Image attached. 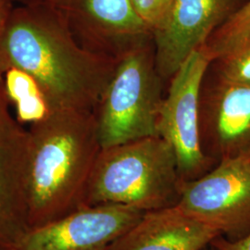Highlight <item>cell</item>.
<instances>
[{"label":"cell","mask_w":250,"mask_h":250,"mask_svg":"<svg viewBox=\"0 0 250 250\" xmlns=\"http://www.w3.org/2000/svg\"><path fill=\"white\" fill-rule=\"evenodd\" d=\"M2 59L34 80L52 111L95 112L118 62L83 48L62 11L46 6L12 11Z\"/></svg>","instance_id":"cell-1"},{"label":"cell","mask_w":250,"mask_h":250,"mask_svg":"<svg viewBox=\"0 0 250 250\" xmlns=\"http://www.w3.org/2000/svg\"><path fill=\"white\" fill-rule=\"evenodd\" d=\"M101 149L93 111L50 110L31 124L24 152L31 230L85 206Z\"/></svg>","instance_id":"cell-2"},{"label":"cell","mask_w":250,"mask_h":250,"mask_svg":"<svg viewBox=\"0 0 250 250\" xmlns=\"http://www.w3.org/2000/svg\"><path fill=\"white\" fill-rule=\"evenodd\" d=\"M182 179L171 146L158 135L102 148L85 206L120 204L143 212L178 205Z\"/></svg>","instance_id":"cell-3"},{"label":"cell","mask_w":250,"mask_h":250,"mask_svg":"<svg viewBox=\"0 0 250 250\" xmlns=\"http://www.w3.org/2000/svg\"><path fill=\"white\" fill-rule=\"evenodd\" d=\"M164 85L153 38L121 58L95 109L101 148L158 135Z\"/></svg>","instance_id":"cell-4"},{"label":"cell","mask_w":250,"mask_h":250,"mask_svg":"<svg viewBox=\"0 0 250 250\" xmlns=\"http://www.w3.org/2000/svg\"><path fill=\"white\" fill-rule=\"evenodd\" d=\"M210 62L203 46L191 54L169 81L161 104L157 133L174 152L182 181L200 178L217 164L204 154L199 134V96Z\"/></svg>","instance_id":"cell-5"},{"label":"cell","mask_w":250,"mask_h":250,"mask_svg":"<svg viewBox=\"0 0 250 250\" xmlns=\"http://www.w3.org/2000/svg\"><path fill=\"white\" fill-rule=\"evenodd\" d=\"M179 208L231 242L250 234V157L219 161L205 175L182 181Z\"/></svg>","instance_id":"cell-6"},{"label":"cell","mask_w":250,"mask_h":250,"mask_svg":"<svg viewBox=\"0 0 250 250\" xmlns=\"http://www.w3.org/2000/svg\"><path fill=\"white\" fill-rule=\"evenodd\" d=\"M199 134L206 156L250 157V85L219 77L209 67L199 96Z\"/></svg>","instance_id":"cell-7"},{"label":"cell","mask_w":250,"mask_h":250,"mask_svg":"<svg viewBox=\"0 0 250 250\" xmlns=\"http://www.w3.org/2000/svg\"><path fill=\"white\" fill-rule=\"evenodd\" d=\"M61 10L78 44L110 61L153 38L132 0H66Z\"/></svg>","instance_id":"cell-8"},{"label":"cell","mask_w":250,"mask_h":250,"mask_svg":"<svg viewBox=\"0 0 250 250\" xmlns=\"http://www.w3.org/2000/svg\"><path fill=\"white\" fill-rule=\"evenodd\" d=\"M247 0H173L153 32L155 61L161 78L169 83L188 57L205 45L215 31Z\"/></svg>","instance_id":"cell-9"},{"label":"cell","mask_w":250,"mask_h":250,"mask_svg":"<svg viewBox=\"0 0 250 250\" xmlns=\"http://www.w3.org/2000/svg\"><path fill=\"white\" fill-rule=\"evenodd\" d=\"M144 213L120 204L83 206L54 222L30 230L18 250H107Z\"/></svg>","instance_id":"cell-10"},{"label":"cell","mask_w":250,"mask_h":250,"mask_svg":"<svg viewBox=\"0 0 250 250\" xmlns=\"http://www.w3.org/2000/svg\"><path fill=\"white\" fill-rule=\"evenodd\" d=\"M219 232L178 206L145 212L107 250H203Z\"/></svg>","instance_id":"cell-11"},{"label":"cell","mask_w":250,"mask_h":250,"mask_svg":"<svg viewBox=\"0 0 250 250\" xmlns=\"http://www.w3.org/2000/svg\"><path fill=\"white\" fill-rule=\"evenodd\" d=\"M26 130L0 143V250H18L31 230L24 176Z\"/></svg>","instance_id":"cell-12"},{"label":"cell","mask_w":250,"mask_h":250,"mask_svg":"<svg viewBox=\"0 0 250 250\" xmlns=\"http://www.w3.org/2000/svg\"><path fill=\"white\" fill-rule=\"evenodd\" d=\"M249 44H250V0H247L240 9L209 36L203 48L212 62Z\"/></svg>","instance_id":"cell-13"},{"label":"cell","mask_w":250,"mask_h":250,"mask_svg":"<svg viewBox=\"0 0 250 250\" xmlns=\"http://www.w3.org/2000/svg\"><path fill=\"white\" fill-rule=\"evenodd\" d=\"M208 67L224 80L250 85V44L212 61Z\"/></svg>","instance_id":"cell-14"},{"label":"cell","mask_w":250,"mask_h":250,"mask_svg":"<svg viewBox=\"0 0 250 250\" xmlns=\"http://www.w3.org/2000/svg\"><path fill=\"white\" fill-rule=\"evenodd\" d=\"M173 0H132L133 6L144 22L153 32L166 18Z\"/></svg>","instance_id":"cell-15"},{"label":"cell","mask_w":250,"mask_h":250,"mask_svg":"<svg viewBox=\"0 0 250 250\" xmlns=\"http://www.w3.org/2000/svg\"><path fill=\"white\" fill-rule=\"evenodd\" d=\"M11 13L12 11L9 9V0H0V69H2L4 72L6 71V66L2 59V45Z\"/></svg>","instance_id":"cell-16"},{"label":"cell","mask_w":250,"mask_h":250,"mask_svg":"<svg viewBox=\"0 0 250 250\" xmlns=\"http://www.w3.org/2000/svg\"><path fill=\"white\" fill-rule=\"evenodd\" d=\"M23 131L24 129H22L12 117L0 116V143L12 139Z\"/></svg>","instance_id":"cell-17"},{"label":"cell","mask_w":250,"mask_h":250,"mask_svg":"<svg viewBox=\"0 0 250 250\" xmlns=\"http://www.w3.org/2000/svg\"><path fill=\"white\" fill-rule=\"evenodd\" d=\"M209 246L214 250H250V234L235 242L229 241L223 236H218Z\"/></svg>","instance_id":"cell-18"},{"label":"cell","mask_w":250,"mask_h":250,"mask_svg":"<svg viewBox=\"0 0 250 250\" xmlns=\"http://www.w3.org/2000/svg\"><path fill=\"white\" fill-rule=\"evenodd\" d=\"M9 98L7 92L4 71L0 69V116L9 118L10 113L9 110Z\"/></svg>","instance_id":"cell-19"},{"label":"cell","mask_w":250,"mask_h":250,"mask_svg":"<svg viewBox=\"0 0 250 250\" xmlns=\"http://www.w3.org/2000/svg\"><path fill=\"white\" fill-rule=\"evenodd\" d=\"M29 2V6H46L57 8L59 6V0H24Z\"/></svg>","instance_id":"cell-20"},{"label":"cell","mask_w":250,"mask_h":250,"mask_svg":"<svg viewBox=\"0 0 250 250\" xmlns=\"http://www.w3.org/2000/svg\"></svg>","instance_id":"cell-21"}]
</instances>
